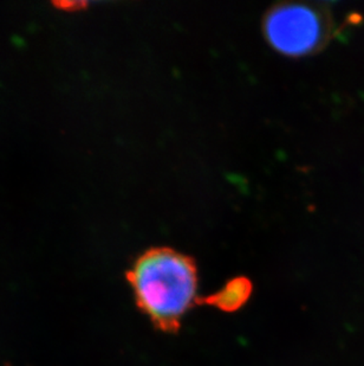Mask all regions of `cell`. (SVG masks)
<instances>
[{"instance_id": "6da1fadb", "label": "cell", "mask_w": 364, "mask_h": 366, "mask_svg": "<svg viewBox=\"0 0 364 366\" xmlns=\"http://www.w3.org/2000/svg\"><path fill=\"white\" fill-rule=\"evenodd\" d=\"M127 279L138 307L158 330L176 333L196 302L198 270L192 257L174 249H149L138 257Z\"/></svg>"}, {"instance_id": "7a4b0ae2", "label": "cell", "mask_w": 364, "mask_h": 366, "mask_svg": "<svg viewBox=\"0 0 364 366\" xmlns=\"http://www.w3.org/2000/svg\"><path fill=\"white\" fill-rule=\"evenodd\" d=\"M263 30L268 44L279 54L302 57L325 44L330 25L323 10L308 4L284 3L268 11Z\"/></svg>"}, {"instance_id": "3957f363", "label": "cell", "mask_w": 364, "mask_h": 366, "mask_svg": "<svg viewBox=\"0 0 364 366\" xmlns=\"http://www.w3.org/2000/svg\"><path fill=\"white\" fill-rule=\"evenodd\" d=\"M252 284L248 277H236L227 282L217 293L208 295L203 299H198L196 304L208 305L220 311L236 312L243 307L251 297Z\"/></svg>"}]
</instances>
